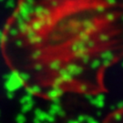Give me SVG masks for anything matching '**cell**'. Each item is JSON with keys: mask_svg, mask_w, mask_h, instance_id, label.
Segmentation results:
<instances>
[{"mask_svg": "<svg viewBox=\"0 0 123 123\" xmlns=\"http://www.w3.org/2000/svg\"><path fill=\"white\" fill-rule=\"evenodd\" d=\"M0 49L37 98L102 93L106 72L123 57V0H18Z\"/></svg>", "mask_w": 123, "mask_h": 123, "instance_id": "1", "label": "cell"}, {"mask_svg": "<svg viewBox=\"0 0 123 123\" xmlns=\"http://www.w3.org/2000/svg\"><path fill=\"white\" fill-rule=\"evenodd\" d=\"M102 123H123V107L110 113Z\"/></svg>", "mask_w": 123, "mask_h": 123, "instance_id": "2", "label": "cell"}]
</instances>
